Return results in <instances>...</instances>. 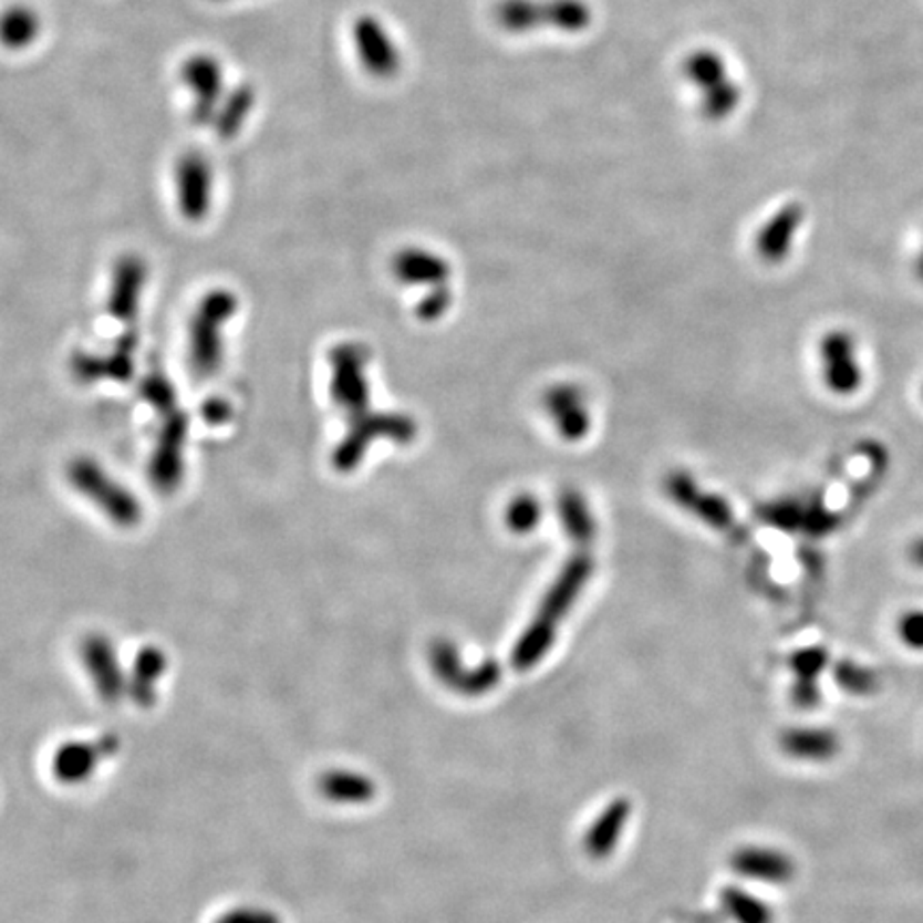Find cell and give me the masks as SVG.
<instances>
[{
    "mask_svg": "<svg viewBox=\"0 0 923 923\" xmlns=\"http://www.w3.org/2000/svg\"><path fill=\"white\" fill-rule=\"evenodd\" d=\"M238 300L229 289L210 291L197 307L190 321V369L199 378H208L220 366V330L236 314Z\"/></svg>",
    "mask_w": 923,
    "mask_h": 923,
    "instance_id": "obj_1",
    "label": "cell"
},
{
    "mask_svg": "<svg viewBox=\"0 0 923 923\" xmlns=\"http://www.w3.org/2000/svg\"><path fill=\"white\" fill-rule=\"evenodd\" d=\"M66 477L71 486L118 526L131 528L142 520V502L124 488L123 484L114 481L105 468H101L93 458H75L66 468Z\"/></svg>",
    "mask_w": 923,
    "mask_h": 923,
    "instance_id": "obj_2",
    "label": "cell"
},
{
    "mask_svg": "<svg viewBox=\"0 0 923 923\" xmlns=\"http://www.w3.org/2000/svg\"><path fill=\"white\" fill-rule=\"evenodd\" d=\"M355 54L364 71L376 80H390L398 75L402 54L394 37L374 15H360L351 29Z\"/></svg>",
    "mask_w": 923,
    "mask_h": 923,
    "instance_id": "obj_3",
    "label": "cell"
},
{
    "mask_svg": "<svg viewBox=\"0 0 923 923\" xmlns=\"http://www.w3.org/2000/svg\"><path fill=\"white\" fill-rule=\"evenodd\" d=\"M215 176L210 160L199 153H185L176 163V197L178 210L190 222L210 215Z\"/></svg>",
    "mask_w": 923,
    "mask_h": 923,
    "instance_id": "obj_4",
    "label": "cell"
},
{
    "mask_svg": "<svg viewBox=\"0 0 923 923\" xmlns=\"http://www.w3.org/2000/svg\"><path fill=\"white\" fill-rule=\"evenodd\" d=\"M186 434L188 419L180 408L165 417L151 460V481L160 492H174L183 481Z\"/></svg>",
    "mask_w": 923,
    "mask_h": 923,
    "instance_id": "obj_5",
    "label": "cell"
},
{
    "mask_svg": "<svg viewBox=\"0 0 923 923\" xmlns=\"http://www.w3.org/2000/svg\"><path fill=\"white\" fill-rule=\"evenodd\" d=\"M180 80L195 96L190 118L195 124H212L222 101V66L210 54H193L180 66Z\"/></svg>",
    "mask_w": 923,
    "mask_h": 923,
    "instance_id": "obj_6",
    "label": "cell"
},
{
    "mask_svg": "<svg viewBox=\"0 0 923 923\" xmlns=\"http://www.w3.org/2000/svg\"><path fill=\"white\" fill-rule=\"evenodd\" d=\"M821 362L826 385L838 396H851L862 387L863 372L858 362L855 340L844 330H833L821 340Z\"/></svg>",
    "mask_w": 923,
    "mask_h": 923,
    "instance_id": "obj_7",
    "label": "cell"
},
{
    "mask_svg": "<svg viewBox=\"0 0 923 923\" xmlns=\"http://www.w3.org/2000/svg\"><path fill=\"white\" fill-rule=\"evenodd\" d=\"M148 268L146 261L139 255H124L112 272V289H110V312L123 321L131 323L135 321L139 312V300L142 291L146 287Z\"/></svg>",
    "mask_w": 923,
    "mask_h": 923,
    "instance_id": "obj_8",
    "label": "cell"
},
{
    "mask_svg": "<svg viewBox=\"0 0 923 923\" xmlns=\"http://www.w3.org/2000/svg\"><path fill=\"white\" fill-rule=\"evenodd\" d=\"M135 346H137V336L133 332H128V334H124L123 339L118 340L112 355L94 357L89 353L86 355L77 353L71 362V370L84 383H94V381H101V378L128 381V376L133 374L131 355H133Z\"/></svg>",
    "mask_w": 923,
    "mask_h": 923,
    "instance_id": "obj_9",
    "label": "cell"
},
{
    "mask_svg": "<svg viewBox=\"0 0 923 923\" xmlns=\"http://www.w3.org/2000/svg\"><path fill=\"white\" fill-rule=\"evenodd\" d=\"M803 210L798 204H789L780 208L769 218L766 227L759 231L757 250L769 263H780L794 245V238L800 229Z\"/></svg>",
    "mask_w": 923,
    "mask_h": 923,
    "instance_id": "obj_10",
    "label": "cell"
},
{
    "mask_svg": "<svg viewBox=\"0 0 923 923\" xmlns=\"http://www.w3.org/2000/svg\"><path fill=\"white\" fill-rule=\"evenodd\" d=\"M332 364H334V385H332L334 398L342 406L357 411V406L366 401L357 353L349 346H340L339 351L332 355Z\"/></svg>",
    "mask_w": 923,
    "mask_h": 923,
    "instance_id": "obj_11",
    "label": "cell"
},
{
    "mask_svg": "<svg viewBox=\"0 0 923 923\" xmlns=\"http://www.w3.org/2000/svg\"><path fill=\"white\" fill-rule=\"evenodd\" d=\"M257 93L250 84H238L234 91L222 96L218 110H216L212 128L220 142L234 139L247 124L248 116L255 107Z\"/></svg>",
    "mask_w": 923,
    "mask_h": 923,
    "instance_id": "obj_12",
    "label": "cell"
},
{
    "mask_svg": "<svg viewBox=\"0 0 923 923\" xmlns=\"http://www.w3.org/2000/svg\"><path fill=\"white\" fill-rule=\"evenodd\" d=\"M41 18L27 4H11L0 13V45L4 50H27L39 39Z\"/></svg>",
    "mask_w": 923,
    "mask_h": 923,
    "instance_id": "obj_13",
    "label": "cell"
},
{
    "mask_svg": "<svg viewBox=\"0 0 923 923\" xmlns=\"http://www.w3.org/2000/svg\"><path fill=\"white\" fill-rule=\"evenodd\" d=\"M785 750L803 761H830L840 750V738L830 729H794L782 738Z\"/></svg>",
    "mask_w": 923,
    "mask_h": 923,
    "instance_id": "obj_14",
    "label": "cell"
},
{
    "mask_svg": "<svg viewBox=\"0 0 923 923\" xmlns=\"http://www.w3.org/2000/svg\"><path fill=\"white\" fill-rule=\"evenodd\" d=\"M739 870L748 877L761 879V881H771V883H782L789 881L796 872L794 862L778 853V851H768V849H753L746 851L738 858Z\"/></svg>",
    "mask_w": 923,
    "mask_h": 923,
    "instance_id": "obj_15",
    "label": "cell"
},
{
    "mask_svg": "<svg viewBox=\"0 0 923 923\" xmlns=\"http://www.w3.org/2000/svg\"><path fill=\"white\" fill-rule=\"evenodd\" d=\"M682 71H684L686 82L693 84V89L702 93L729 80L727 62L714 50H695L693 54L686 56Z\"/></svg>",
    "mask_w": 923,
    "mask_h": 923,
    "instance_id": "obj_16",
    "label": "cell"
},
{
    "mask_svg": "<svg viewBox=\"0 0 923 923\" xmlns=\"http://www.w3.org/2000/svg\"><path fill=\"white\" fill-rule=\"evenodd\" d=\"M592 24V9L585 0H546L543 27L578 34Z\"/></svg>",
    "mask_w": 923,
    "mask_h": 923,
    "instance_id": "obj_17",
    "label": "cell"
},
{
    "mask_svg": "<svg viewBox=\"0 0 923 923\" xmlns=\"http://www.w3.org/2000/svg\"><path fill=\"white\" fill-rule=\"evenodd\" d=\"M496 22L514 34L537 31L543 27V2L539 0H502L496 7Z\"/></svg>",
    "mask_w": 923,
    "mask_h": 923,
    "instance_id": "obj_18",
    "label": "cell"
},
{
    "mask_svg": "<svg viewBox=\"0 0 923 923\" xmlns=\"http://www.w3.org/2000/svg\"><path fill=\"white\" fill-rule=\"evenodd\" d=\"M394 268H396V274L402 280L419 282V280H432V278L443 277L445 263L438 257L428 255L424 250H404V252L398 255Z\"/></svg>",
    "mask_w": 923,
    "mask_h": 923,
    "instance_id": "obj_19",
    "label": "cell"
},
{
    "mask_svg": "<svg viewBox=\"0 0 923 923\" xmlns=\"http://www.w3.org/2000/svg\"><path fill=\"white\" fill-rule=\"evenodd\" d=\"M739 101H741V89L736 82L725 80L718 86L704 91L702 114L708 121H725L738 110Z\"/></svg>",
    "mask_w": 923,
    "mask_h": 923,
    "instance_id": "obj_20",
    "label": "cell"
},
{
    "mask_svg": "<svg viewBox=\"0 0 923 923\" xmlns=\"http://www.w3.org/2000/svg\"><path fill=\"white\" fill-rule=\"evenodd\" d=\"M833 677L840 688L851 695H870L879 688V680L872 670H865L853 661H840L833 667Z\"/></svg>",
    "mask_w": 923,
    "mask_h": 923,
    "instance_id": "obj_21",
    "label": "cell"
},
{
    "mask_svg": "<svg viewBox=\"0 0 923 923\" xmlns=\"http://www.w3.org/2000/svg\"><path fill=\"white\" fill-rule=\"evenodd\" d=\"M142 396H144V401L151 402L154 408L165 417L172 415L174 411H178L174 385L163 374H148L142 381Z\"/></svg>",
    "mask_w": 923,
    "mask_h": 923,
    "instance_id": "obj_22",
    "label": "cell"
},
{
    "mask_svg": "<svg viewBox=\"0 0 923 923\" xmlns=\"http://www.w3.org/2000/svg\"><path fill=\"white\" fill-rule=\"evenodd\" d=\"M828 650L826 647H808L794 656V670L800 676L798 684H815V677L823 674L828 665Z\"/></svg>",
    "mask_w": 923,
    "mask_h": 923,
    "instance_id": "obj_23",
    "label": "cell"
},
{
    "mask_svg": "<svg viewBox=\"0 0 923 923\" xmlns=\"http://www.w3.org/2000/svg\"><path fill=\"white\" fill-rule=\"evenodd\" d=\"M898 637L904 646L923 652V610H909L898 620Z\"/></svg>",
    "mask_w": 923,
    "mask_h": 923,
    "instance_id": "obj_24",
    "label": "cell"
},
{
    "mask_svg": "<svg viewBox=\"0 0 923 923\" xmlns=\"http://www.w3.org/2000/svg\"><path fill=\"white\" fill-rule=\"evenodd\" d=\"M734 906L738 913L739 922L741 923H769L771 922V911L764 902H759L757 898L750 895H734Z\"/></svg>",
    "mask_w": 923,
    "mask_h": 923,
    "instance_id": "obj_25",
    "label": "cell"
},
{
    "mask_svg": "<svg viewBox=\"0 0 923 923\" xmlns=\"http://www.w3.org/2000/svg\"><path fill=\"white\" fill-rule=\"evenodd\" d=\"M803 523L810 528V532H815V535H826V532H830L831 528H833V523H836V516H831L830 511L817 509V511H812V514H806V516H803Z\"/></svg>",
    "mask_w": 923,
    "mask_h": 923,
    "instance_id": "obj_26",
    "label": "cell"
},
{
    "mask_svg": "<svg viewBox=\"0 0 923 923\" xmlns=\"http://www.w3.org/2000/svg\"><path fill=\"white\" fill-rule=\"evenodd\" d=\"M231 417V408H229V404L225 401H210L208 404H204V419L208 422V424H225L227 419Z\"/></svg>",
    "mask_w": 923,
    "mask_h": 923,
    "instance_id": "obj_27",
    "label": "cell"
},
{
    "mask_svg": "<svg viewBox=\"0 0 923 923\" xmlns=\"http://www.w3.org/2000/svg\"><path fill=\"white\" fill-rule=\"evenodd\" d=\"M909 558L913 560V564H915V567L923 569V537L915 539V541L911 543V548H909Z\"/></svg>",
    "mask_w": 923,
    "mask_h": 923,
    "instance_id": "obj_28",
    "label": "cell"
},
{
    "mask_svg": "<svg viewBox=\"0 0 923 923\" xmlns=\"http://www.w3.org/2000/svg\"><path fill=\"white\" fill-rule=\"evenodd\" d=\"M917 274H920V278H922V280H923V252H922V257H920V259H917Z\"/></svg>",
    "mask_w": 923,
    "mask_h": 923,
    "instance_id": "obj_29",
    "label": "cell"
},
{
    "mask_svg": "<svg viewBox=\"0 0 923 923\" xmlns=\"http://www.w3.org/2000/svg\"><path fill=\"white\" fill-rule=\"evenodd\" d=\"M215 2H222V0H215Z\"/></svg>",
    "mask_w": 923,
    "mask_h": 923,
    "instance_id": "obj_30",
    "label": "cell"
}]
</instances>
